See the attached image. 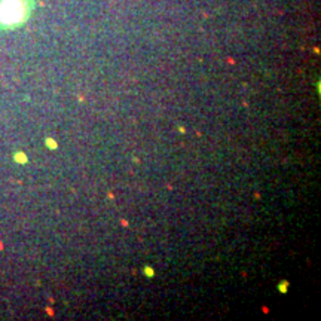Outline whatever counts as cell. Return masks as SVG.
<instances>
[{
  "mask_svg": "<svg viewBox=\"0 0 321 321\" xmlns=\"http://www.w3.org/2000/svg\"><path fill=\"white\" fill-rule=\"evenodd\" d=\"M23 14L24 11L20 0H3L0 5V21L3 24H17Z\"/></svg>",
  "mask_w": 321,
  "mask_h": 321,
  "instance_id": "cell-1",
  "label": "cell"
}]
</instances>
